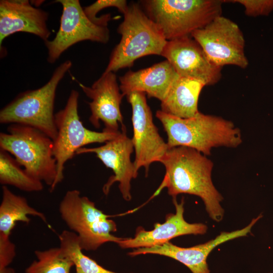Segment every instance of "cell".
Listing matches in <instances>:
<instances>
[{"label":"cell","instance_id":"6da1fadb","mask_svg":"<svg viewBox=\"0 0 273 273\" xmlns=\"http://www.w3.org/2000/svg\"><path fill=\"white\" fill-rule=\"evenodd\" d=\"M165 174L153 197L166 188L172 198L180 194L200 197L209 217L216 222L222 220L223 197L214 186L211 174L214 164L207 156L189 147L169 148L160 161Z\"/></svg>","mask_w":273,"mask_h":273},{"label":"cell","instance_id":"7a4b0ae2","mask_svg":"<svg viewBox=\"0 0 273 273\" xmlns=\"http://www.w3.org/2000/svg\"><path fill=\"white\" fill-rule=\"evenodd\" d=\"M167 133L169 148L183 146L207 156L214 148H236L243 142L240 129L231 121L198 112L188 118L178 117L162 110L156 113Z\"/></svg>","mask_w":273,"mask_h":273},{"label":"cell","instance_id":"3957f363","mask_svg":"<svg viewBox=\"0 0 273 273\" xmlns=\"http://www.w3.org/2000/svg\"><path fill=\"white\" fill-rule=\"evenodd\" d=\"M123 15L117 28L121 39L113 50L103 73L130 67L135 60L146 56L161 55L167 41L138 4L128 5Z\"/></svg>","mask_w":273,"mask_h":273},{"label":"cell","instance_id":"277c9868","mask_svg":"<svg viewBox=\"0 0 273 273\" xmlns=\"http://www.w3.org/2000/svg\"><path fill=\"white\" fill-rule=\"evenodd\" d=\"M71 66V61H65L56 68L44 85L19 94L1 109L0 123L32 127L54 141L57 136L54 113L56 90Z\"/></svg>","mask_w":273,"mask_h":273},{"label":"cell","instance_id":"5b68a950","mask_svg":"<svg viewBox=\"0 0 273 273\" xmlns=\"http://www.w3.org/2000/svg\"><path fill=\"white\" fill-rule=\"evenodd\" d=\"M220 0L141 1L148 16L168 41L187 36L221 15Z\"/></svg>","mask_w":273,"mask_h":273},{"label":"cell","instance_id":"8992f818","mask_svg":"<svg viewBox=\"0 0 273 273\" xmlns=\"http://www.w3.org/2000/svg\"><path fill=\"white\" fill-rule=\"evenodd\" d=\"M0 149L7 151L33 177L52 190L57 174L53 155V141L31 126L11 124L7 132L0 133Z\"/></svg>","mask_w":273,"mask_h":273},{"label":"cell","instance_id":"52a82bcc","mask_svg":"<svg viewBox=\"0 0 273 273\" xmlns=\"http://www.w3.org/2000/svg\"><path fill=\"white\" fill-rule=\"evenodd\" d=\"M61 217L71 231L77 234L82 250L95 251L108 242L118 243L122 238L112 234L117 225L110 216L97 208L79 191H68L59 206Z\"/></svg>","mask_w":273,"mask_h":273},{"label":"cell","instance_id":"ba28073f","mask_svg":"<svg viewBox=\"0 0 273 273\" xmlns=\"http://www.w3.org/2000/svg\"><path fill=\"white\" fill-rule=\"evenodd\" d=\"M79 96L77 90H72L64 108L55 114L57 136L53 141V155L57 174L50 192L63 180L65 164L79 149L92 143H106L116 138L120 132H97L86 128L78 114Z\"/></svg>","mask_w":273,"mask_h":273},{"label":"cell","instance_id":"9c48e42d","mask_svg":"<svg viewBox=\"0 0 273 273\" xmlns=\"http://www.w3.org/2000/svg\"><path fill=\"white\" fill-rule=\"evenodd\" d=\"M191 36L216 66L222 68L232 65L241 68L248 66L242 32L235 22L222 15L194 31Z\"/></svg>","mask_w":273,"mask_h":273},{"label":"cell","instance_id":"30bf717a","mask_svg":"<svg viewBox=\"0 0 273 273\" xmlns=\"http://www.w3.org/2000/svg\"><path fill=\"white\" fill-rule=\"evenodd\" d=\"M62 13L59 29L54 38L45 42L48 51L47 60L53 64L73 44L83 40L106 43L109 40L108 26L96 24L85 14L78 0H57Z\"/></svg>","mask_w":273,"mask_h":273},{"label":"cell","instance_id":"8fae6325","mask_svg":"<svg viewBox=\"0 0 273 273\" xmlns=\"http://www.w3.org/2000/svg\"><path fill=\"white\" fill-rule=\"evenodd\" d=\"M126 96L132 109L133 135L131 140L135 150L133 164L137 172L144 167L147 175L150 165L155 162H160L169 148L154 123L146 94L134 92Z\"/></svg>","mask_w":273,"mask_h":273},{"label":"cell","instance_id":"7c38bea8","mask_svg":"<svg viewBox=\"0 0 273 273\" xmlns=\"http://www.w3.org/2000/svg\"><path fill=\"white\" fill-rule=\"evenodd\" d=\"M161 56L179 76L200 80L206 86L215 84L221 77L222 68L210 60L191 35L167 41Z\"/></svg>","mask_w":273,"mask_h":273},{"label":"cell","instance_id":"4fadbf2b","mask_svg":"<svg viewBox=\"0 0 273 273\" xmlns=\"http://www.w3.org/2000/svg\"><path fill=\"white\" fill-rule=\"evenodd\" d=\"M133 149L132 140L127 136L125 127L123 126L121 131L115 139L99 147L80 148L76 154H95L103 163L112 169L114 173L103 186L104 193L108 194L113 184L118 182L119 189L123 198L128 201L131 199L130 182L137 177L138 173L135 170L133 162L130 160V155Z\"/></svg>","mask_w":273,"mask_h":273},{"label":"cell","instance_id":"5bb4252c","mask_svg":"<svg viewBox=\"0 0 273 273\" xmlns=\"http://www.w3.org/2000/svg\"><path fill=\"white\" fill-rule=\"evenodd\" d=\"M87 97L92 100L88 102L91 114L89 121L96 128L100 127V121L103 122V131L117 133L119 124L122 127L123 117L120 105L124 97L120 91L117 77L114 72L103 73L91 86H86L76 80Z\"/></svg>","mask_w":273,"mask_h":273},{"label":"cell","instance_id":"9a60e30c","mask_svg":"<svg viewBox=\"0 0 273 273\" xmlns=\"http://www.w3.org/2000/svg\"><path fill=\"white\" fill-rule=\"evenodd\" d=\"M262 217L261 214L252 219L250 223L241 230L231 232H222L214 239L205 243L184 248L168 242L161 245L134 249L128 253L130 256L144 254H157L171 258L186 265L192 273H210L207 259L212 250L229 240L246 236L252 227Z\"/></svg>","mask_w":273,"mask_h":273},{"label":"cell","instance_id":"2e32d148","mask_svg":"<svg viewBox=\"0 0 273 273\" xmlns=\"http://www.w3.org/2000/svg\"><path fill=\"white\" fill-rule=\"evenodd\" d=\"M175 213L168 214L162 223H156L154 229L146 231L139 227L133 238H122L117 244L122 248H148L161 245L177 237L187 235H204L207 226L202 223H190L184 217V200L177 202L173 198Z\"/></svg>","mask_w":273,"mask_h":273},{"label":"cell","instance_id":"e0dca14e","mask_svg":"<svg viewBox=\"0 0 273 273\" xmlns=\"http://www.w3.org/2000/svg\"><path fill=\"white\" fill-rule=\"evenodd\" d=\"M46 11L32 6L27 0L0 1V46L8 36L18 32L34 34L44 42L51 32Z\"/></svg>","mask_w":273,"mask_h":273},{"label":"cell","instance_id":"ac0fdd59","mask_svg":"<svg viewBox=\"0 0 273 273\" xmlns=\"http://www.w3.org/2000/svg\"><path fill=\"white\" fill-rule=\"evenodd\" d=\"M178 76L170 63L165 60L138 71L127 72L119 78V87L123 96L141 92L161 102Z\"/></svg>","mask_w":273,"mask_h":273},{"label":"cell","instance_id":"d6986e66","mask_svg":"<svg viewBox=\"0 0 273 273\" xmlns=\"http://www.w3.org/2000/svg\"><path fill=\"white\" fill-rule=\"evenodd\" d=\"M205 86L200 80L179 76L161 102V110L183 118L194 116L199 112V97Z\"/></svg>","mask_w":273,"mask_h":273},{"label":"cell","instance_id":"ffe728a7","mask_svg":"<svg viewBox=\"0 0 273 273\" xmlns=\"http://www.w3.org/2000/svg\"><path fill=\"white\" fill-rule=\"evenodd\" d=\"M28 215L39 217L48 224L44 214L29 205L27 199L13 193L6 186L2 187L0 205V235L10 237L18 221L29 223Z\"/></svg>","mask_w":273,"mask_h":273},{"label":"cell","instance_id":"44dd1931","mask_svg":"<svg viewBox=\"0 0 273 273\" xmlns=\"http://www.w3.org/2000/svg\"><path fill=\"white\" fill-rule=\"evenodd\" d=\"M0 183L28 192L43 189L42 182L30 175L14 157L0 149Z\"/></svg>","mask_w":273,"mask_h":273},{"label":"cell","instance_id":"7402d4cb","mask_svg":"<svg viewBox=\"0 0 273 273\" xmlns=\"http://www.w3.org/2000/svg\"><path fill=\"white\" fill-rule=\"evenodd\" d=\"M60 247L63 253L74 263L76 273H117L108 270L84 255L76 234L64 230L59 235Z\"/></svg>","mask_w":273,"mask_h":273},{"label":"cell","instance_id":"603a6c76","mask_svg":"<svg viewBox=\"0 0 273 273\" xmlns=\"http://www.w3.org/2000/svg\"><path fill=\"white\" fill-rule=\"evenodd\" d=\"M37 260L25 269V273H70L73 262L60 247L34 251Z\"/></svg>","mask_w":273,"mask_h":273},{"label":"cell","instance_id":"cb8c5ba5","mask_svg":"<svg viewBox=\"0 0 273 273\" xmlns=\"http://www.w3.org/2000/svg\"><path fill=\"white\" fill-rule=\"evenodd\" d=\"M108 7L116 8L123 14L128 7L125 0H98L89 6L83 8L86 15L97 24L108 26V22L112 19L110 14L102 15L100 17L96 16L97 13L102 10Z\"/></svg>","mask_w":273,"mask_h":273},{"label":"cell","instance_id":"d4e9b609","mask_svg":"<svg viewBox=\"0 0 273 273\" xmlns=\"http://www.w3.org/2000/svg\"><path fill=\"white\" fill-rule=\"evenodd\" d=\"M229 2L242 5L245 8V14L251 17L266 16L273 10V0H233Z\"/></svg>","mask_w":273,"mask_h":273},{"label":"cell","instance_id":"484cf974","mask_svg":"<svg viewBox=\"0 0 273 273\" xmlns=\"http://www.w3.org/2000/svg\"><path fill=\"white\" fill-rule=\"evenodd\" d=\"M16 255V246L10 237L0 235V268L8 267Z\"/></svg>","mask_w":273,"mask_h":273},{"label":"cell","instance_id":"4316f807","mask_svg":"<svg viewBox=\"0 0 273 273\" xmlns=\"http://www.w3.org/2000/svg\"><path fill=\"white\" fill-rule=\"evenodd\" d=\"M0 273H15V270L12 268L6 267L0 268Z\"/></svg>","mask_w":273,"mask_h":273}]
</instances>
